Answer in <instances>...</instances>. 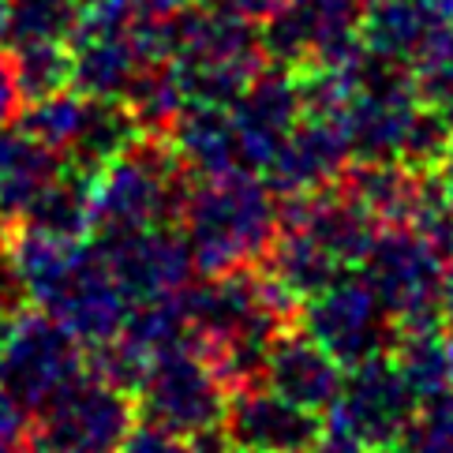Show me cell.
<instances>
[{
    "instance_id": "cell-1",
    "label": "cell",
    "mask_w": 453,
    "mask_h": 453,
    "mask_svg": "<svg viewBox=\"0 0 453 453\" xmlns=\"http://www.w3.org/2000/svg\"><path fill=\"white\" fill-rule=\"evenodd\" d=\"M180 229L196 258V273L210 278L263 263L281 229V214L263 176L240 169L191 184Z\"/></svg>"
},
{
    "instance_id": "cell-2",
    "label": "cell",
    "mask_w": 453,
    "mask_h": 453,
    "mask_svg": "<svg viewBox=\"0 0 453 453\" xmlns=\"http://www.w3.org/2000/svg\"><path fill=\"white\" fill-rule=\"evenodd\" d=\"M191 180L196 176L188 173L173 139L142 132L94 176V236L180 225Z\"/></svg>"
},
{
    "instance_id": "cell-3",
    "label": "cell",
    "mask_w": 453,
    "mask_h": 453,
    "mask_svg": "<svg viewBox=\"0 0 453 453\" xmlns=\"http://www.w3.org/2000/svg\"><path fill=\"white\" fill-rule=\"evenodd\" d=\"M87 371V349L45 307H23L0 334V390L30 412H42L75 375Z\"/></svg>"
},
{
    "instance_id": "cell-4",
    "label": "cell",
    "mask_w": 453,
    "mask_h": 453,
    "mask_svg": "<svg viewBox=\"0 0 453 453\" xmlns=\"http://www.w3.org/2000/svg\"><path fill=\"white\" fill-rule=\"evenodd\" d=\"M364 281L375 288L397 330L442 319L446 255L412 225H386L364 258Z\"/></svg>"
},
{
    "instance_id": "cell-5",
    "label": "cell",
    "mask_w": 453,
    "mask_h": 453,
    "mask_svg": "<svg viewBox=\"0 0 453 453\" xmlns=\"http://www.w3.org/2000/svg\"><path fill=\"white\" fill-rule=\"evenodd\" d=\"M135 397L139 416L176 434H188V439L221 427L225 409H229V386L221 382L214 364L196 345V337L161 352Z\"/></svg>"
},
{
    "instance_id": "cell-6",
    "label": "cell",
    "mask_w": 453,
    "mask_h": 453,
    "mask_svg": "<svg viewBox=\"0 0 453 453\" xmlns=\"http://www.w3.org/2000/svg\"><path fill=\"white\" fill-rule=\"evenodd\" d=\"M300 330L326 349L342 367H356L379 352H390L397 326L379 303L364 273H342L326 288L300 303Z\"/></svg>"
},
{
    "instance_id": "cell-7",
    "label": "cell",
    "mask_w": 453,
    "mask_h": 453,
    "mask_svg": "<svg viewBox=\"0 0 453 453\" xmlns=\"http://www.w3.org/2000/svg\"><path fill=\"white\" fill-rule=\"evenodd\" d=\"M139 424V397L120 390L94 371L75 375L38 412V431L64 453H120Z\"/></svg>"
},
{
    "instance_id": "cell-8",
    "label": "cell",
    "mask_w": 453,
    "mask_h": 453,
    "mask_svg": "<svg viewBox=\"0 0 453 453\" xmlns=\"http://www.w3.org/2000/svg\"><path fill=\"white\" fill-rule=\"evenodd\" d=\"M419 397L412 394L394 352H379L371 360L345 367L342 397L330 409V427L349 431L367 449H382L412 431L419 416Z\"/></svg>"
},
{
    "instance_id": "cell-9",
    "label": "cell",
    "mask_w": 453,
    "mask_h": 453,
    "mask_svg": "<svg viewBox=\"0 0 453 453\" xmlns=\"http://www.w3.org/2000/svg\"><path fill=\"white\" fill-rule=\"evenodd\" d=\"M112 278L132 303L154 300V296H173L191 285L196 273V258L184 240L180 225H147V229L132 233H109V236H90Z\"/></svg>"
},
{
    "instance_id": "cell-10",
    "label": "cell",
    "mask_w": 453,
    "mask_h": 453,
    "mask_svg": "<svg viewBox=\"0 0 453 453\" xmlns=\"http://www.w3.org/2000/svg\"><path fill=\"white\" fill-rule=\"evenodd\" d=\"M221 431L233 453H311L326 424L319 412L281 397L266 382H251L229 394Z\"/></svg>"
},
{
    "instance_id": "cell-11",
    "label": "cell",
    "mask_w": 453,
    "mask_h": 453,
    "mask_svg": "<svg viewBox=\"0 0 453 453\" xmlns=\"http://www.w3.org/2000/svg\"><path fill=\"white\" fill-rule=\"evenodd\" d=\"M229 112L240 139V165L263 176L303 117L296 72L285 64H266L251 79V87L229 105Z\"/></svg>"
},
{
    "instance_id": "cell-12",
    "label": "cell",
    "mask_w": 453,
    "mask_h": 453,
    "mask_svg": "<svg viewBox=\"0 0 453 453\" xmlns=\"http://www.w3.org/2000/svg\"><path fill=\"white\" fill-rule=\"evenodd\" d=\"M349 157H352V142L345 120L303 112L293 135L285 139L281 154L263 173V180L273 196H303V191H319L342 180Z\"/></svg>"
},
{
    "instance_id": "cell-13",
    "label": "cell",
    "mask_w": 453,
    "mask_h": 453,
    "mask_svg": "<svg viewBox=\"0 0 453 453\" xmlns=\"http://www.w3.org/2000/svg\"><path fill=\"white\" fill-rule=\"evenodd\" d=\"M45 311L57 315L83 349H98L124 334V322L132 315V296L112 278V270L105 266L98 248H90L87 266L75 273V281L64 288Z\"/></svg>"
},
{
    "instance_id": "cell-14",
    "label": "cell",
    "mask_w": 453,
    "mask_h": 453,
    "mask_svg": "<svg viewBox=\"0 0 453 453\" xmlns=\"http://www.w3.org/2000/svg\"><path fill=\"white\" fill-rule=\"evenodd\" d=\"M270 390H278L281 397L303 404L311 412H330L345 386V367L322 349L315 337H307L296 326L281 330L273 337L270 356H266V379Z\"/></svg>"
},
{
    "instance_id": "cell-15",
    "label": "cell",
    "mask_w": 453,
    "mask_h": 453,
    "mask_svg": "<svg viewBox=\"0 0 453 453\" xmlns=\"http://www.w3.org/2000/svg\"><path fill=\"white\" fill-rule=\"evenodd\" d=\"M8 244H12L15 270H19V278L27 285V296L38 307H50L75 281V273L87 266L90 248H94L87 240L57 236V233L35 229V225H23V221L12 229Z\"/></svg>"
},
{
    "instance_id": "cell-16",
    "label": "cell",
    "mask_w": 453,
    "mask_h": 453,
    "mask_svg": "<svg viewBox=\"0 0 453 453\" xmlns=\"http://www.w3.org/2000/svg\"><path fill=\"white\" fill-rule=\"evenodd\" d=\"M169 139L196 180H206V176H229V173L244 169L240 165L236 124H233V112L225 105L191 102L180 112V120L173 124Z\"/></svg>"
},
{
    "instance_id": "cell-17",
    "label": "cell",
    "mask_w": 453,
    "mask_h": 453,
    "mask_svg": "<svg viewBox=\"0 0 453 453\" xmlns=\"http://www.w3.org/2000/svg\"><path fill=\"white\" fill-rule=\"evenodd\" d=\"M64 169V154L50 150L45 142L30 139L23 127L19 132H0V221L19 225L27 218L45 184L57 180Z\"/></svg>"
},
{
    "instance_id": "cell-18",
    "label": "cell",
    "mask_w": 453,
    "mask_h": 453,
    "mask_svg": "<svg viewBox=\"0 0 453 453\" xmlns=\"http://www.w3.org/2000/svg\"><path fill=\"white\" fill-rule=\"evenodd\" d=\"M431 173H416L404 161H356L342 173V184L356 203H364L379 225H412Z\"/></svg>"
},
{
    "instance_id": "cell-19",
    "label": "cell",
    "mask_w": 453,
    "mask_h": 453,
    "mask_svg": "<svg viewBox=\"0 0 453 453\" xmlns=\"http://www.w3.org/2000/svg\"><path fill=\"white\" fill-rule=\"evenodd\" d=\"M390 352L401 364L419 404L442 401L453 394V330L442 319L397 330V342Z\"/></svg>"
},
{
    "instance_id": "cell-20",
    "label": "cell",
    "mask_w": 453,
    "mask_h": 453,
    "mask_svg": "<svg viewBox=\"0 0 453 453\" xmlns=\"http://www.w3.org/2000/svg\"><path fill=\"white\" fill-rule=\"evenodd\" d=\"M263 266L300 303L307 296H315L319 288H326L330 281H337L342 273H349L326 248L319 244V236L311 229H303V225H281L270 251H266V258H263Z\"/></svg>"
},
{
    "instance_id": "cell-21",
    "label": "cell",
    "mask_w": 453,
    "mask_h": 453,
    "mask_svg": "<svg viewBox=\"0 0 453 453\" xmlns=\"http://www.w3.org/2000/svg\"><path fill=\"white\" fill-rule=\"evenodd\" d=\"M94 176L90 169H79L64 157V169L57 180L45 184L42 196L30 203L23 225L57 233V236H75L87 240L94 236Z\"/></svg>"
},
{
    "instance_id": "cell-22",
    "label": "cell",
    "mask_w": 453,
    "mask_h": 453,
    "mask_svg": "<svg viewBox=\"0 0 453 453\" xmlns=\"http://www.w3.org/2000/svg\"><path fill=\"white\" fill-rule=\"evenodd\" d=\"M139 68H142V57L135 50L132 35L72 45V87L79 94H87V98L124 102Z\"/></svg>"
},
{
    "instance_id": "cell-23",
    "label": "cell",
    "mask_w": 453,
    "mask_h": 453,
    "mask_svg": "<svg viewBox=\"0 0 453 453\" xmlns=\"http://www.w3.org/2000/svg\"><path fill=\"white\" fill-rule=\"evenodd\" d=\"M439 19L434 0H367L364 8V45L375 57L409 64Z\"/></svg>"
},
{
    "instance_id": "cell-24",
    "label": "cell",
    "mask_w": 453,
    "mask_h": 453,
    "mask_svg": "<svg viewBox=\"0 0 453 453\" xmlns=\"http://www.w3.org/2000/svg\"><path fill=\"white\" fill-rule=\"evenodd\" d=\"M127 112L147 135H169L180 112L191 105V94L184 83V72L176 60H154L142 64L135 83L124 94Z\"/></svg>"
},
{
    "instance_id": "cell-25",
    "label": "cell",
    "mask_w": 453,
    "mask_h": 453,
    "mask_svg": "<svg viewBox=\"0 0 453 453\" xmlns=\"http://www.w3.org/2000/svg\"><path fill=\"white\" fill-rule=\"evenodd\" d=\"M90 102L87 94H79L75 87L68 90H57L50 98H38V102H27L19 112V127L30 135L45 142L50 150L57 154H68L75 147V139L83 135L87 117H90Z\"/></svg>"
},
{
    "instance_id": "cell-26",
    "label": "cell",
    "mask_w": 453,
    "mask_h": 453,
    "mask_svg": "<svg viewBox=\"0 0 453 453\" xmlns=\"http://www.w3.org/2000/svg\"><path fill=\"white\" fill-rule=\"evenodd\" d=\"M12 60H15V79H19V90L27 102L50 98V94L72 87V45H64L57 38L12 45Z\"/></svg>"
},
{
    "instance_id": "cell-27",
    "label": "cell",
    "mask_w": 453,
    "mask_h": 453,
    "mask_svg": "<svg viewBox=\"0 0 453 453\" xmlns=\"http://www.w3.org/2000/svg\"><path fill=\"white\" fill-rule=\"evenodd\" d=\"M449 147H453V109L419 102L409 132H404L401 161L416 173H439Z\"/></svg>"
},
{
    "instance_id": "cell-28",
    "label": "cell",
    "mask_w": 453,
    "mask_h": 453,
    "mask_svg": "<svg viewBox=\"0 0 453 453\" xmlns=\"http://www.w3.org/2000/svg\"><path fill=\"white\" fill-rule=\"evenodd\" d=\"M79 15V0H12L8 42H64Z\"/></svg>"
},
{
    "instance_id": "cell-29",
    "label": "cell",
    "mask_w": 453,
    "mask_h": 453,
    "mask_svg": "<svg viewBox=\"0 0 453 453\" xmlns=\"http://www.w3.org/2000/svg\"><path fill=\"white\" fill-rule=\"evenodd\" d=\"M120 453H191V439L154 424V419H147V416H139V424L124 439Z\"/></svg>"
},
{
    "instance_id": "cell-30",
    "label": "cell",
    "mask_w": 453,
    "mask_h": 453,
    "mask_svg": "<svg viewBox=\"0 0 453 453\" xmlns=\"http://www.w3.org/2000/svg\"><path fill=\"white\" fill-rule=\"evenodd\" d=\"M8 236L12 233H0V315H19L23 307H30V296H27L19 270H15Z\"/></svg>"
},
{
    "instance_id": "cell-31",
    "label": "cell",
    "mask_w": 453,
    "mask_h": 453,
    "mask_svg": "<svg viewBox=\"0 0 453 453\" xmlns=\"http://www.w3.org/2000/svg\"><path fill=\"white\" fill-rule=\"evenodd\" d=\"M23 105H27V98L19 90V79H15L12 50H0V132L12 127V124H19Z\"/></svg>"
},
{
    "instance_id": "cell-32",
    "label": "cell",
    "mask_w": 453,
    "mask_h": 453,
    "mask_svg": "<svg viewBox=\"0 0 453 453\" xmlns=\"http://www.w3.org/2000/svg\"><path fill=\"white\" fill-rule=\"evenodd\" d=\"M311 453H371V449H367L360 439H352L349 431L326 424V431L319 434V442L311 446Z\"/></svg>"
},
{
    "instance_id": "cell-33",
    "label": "cell",
    "mask_w": 453,
    "mask_h": 453,
    "mask_svg": "<svg viewBox=\"0 0 453 453\" xmlns=\"http://www.w3.org/2000/svg\"><path fill=\"white\" fill-rule=\"evenodd\" d=\"M132 4L139 8V15H173L191 0H132Z\"/></svg>"
},
{
    "instance_id": "cell-34",
    "label": "cell",
    "mask_w": 453,
    "mask_h": 453,
    "mask_svg": "<svg viewBox=\"0 0 453 453\" xmlns=\"http://www.w3.org/2000/svg\"><path fill=\"white\" fill-rule=\"evenodd\" d=\"M442 322L453 330V255L446 258V273H442Z\"/></svg>"
},
{
    "instance_id": "cell-35",
    "label": "cell",
    "mask_w": 453,
    "mask_h": 453,
    "mask_svg": "<svg viewBox=\"0 0 453 453\" xmlns=\"http://www.w3.org/2000/svg\"><path fill=\"white\" fill-rule=\"evenodd\" d=\"M15 453H64L57 442H50V439H45V434L42 431H35V434H30V439L19 446V449H15Z\"/></svg>"
},
{
    "instance_id": "cell-36",
    "label": "cell",
    "mask_w": 453,
    "mask_h": 453,
    "mask_svg": "<svg viewBox=\"0 0 453 453\" xmlns=\"http://www.w3.org/2000/svg\"><path fill=\"white\" fill-rule=\"evenodd\" d=\"M371 453H427V449L419 446L412 434H404V439H397V442H390V446H382V449H371Z\"/></svg>"
},
{
    "instance_id": "cell-37",
    "label": "cell",
    "mask_w": 453,
    "mask_h": 453,
    "mask_svg": "<svg viewBox=\"0 0 453 453\" xmlns=\"http://www.w3.org/2000/svg\"><path fill=\"white\" fill-rule=\"evenodd\" d=\"M8 15H12V0H0V38H8Z\"/></svg>"
},
{
    "instance_id": "cell-38",
    "label": "cell",
    "mask_w": 453,
    "mask_h": 453,
    "mask_svg": "<svg viewBox=\"0 0 453 453\" xmlns=\"http://www.w3.org/2000/svg\"><path fill=\"white\" fill-rule=\"evenodd\" d=\"M427 453H453V442H449V446H434V449H427Z\"/></svg>"
}]
</instances>
